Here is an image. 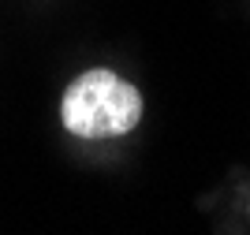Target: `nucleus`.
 Masks as SVG:
<instances>
[{"instance_id": "1", "label": "nucleus", "mask_w": 250, "mask_h": 235, "mask_svg": "<svg viewBox=\"0 0 250 235\" xmlns=\"http://www.w3.org/2000/svg\"><path fill=\"white\" fill-rule=\"evenodd\" d=\"M60 116L75 138H116L138 127L142 97L112 71H86L67 86Z\"/></svg>"}]
</instances>
